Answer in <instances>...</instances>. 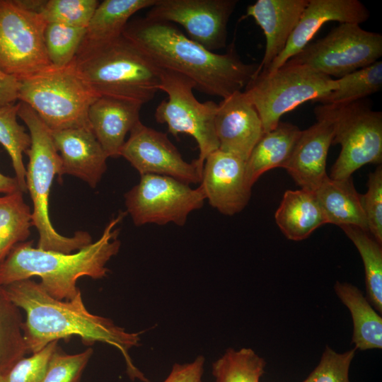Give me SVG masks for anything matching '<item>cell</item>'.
Segmentation results:
<instances>
[{
  "mask_svg": "<svg viewBox=\"0 0 382 382\" xmlns=\"http://www.w3.org/2000/svg\"><path fill=\"white\" fill-rule=\"evenodd\" d=\"M18 116L29 130L30 146L26 151V186L33 204V226L39 233L37 248L71 253L92 243L90 234L78 231L68 237L59 234L51 222L49 197L54 177L62 178V160L55 146L52 130L27 104L19 101Z\"/></svg>",
  "mask_w": 382,
  "mask_h": 382,
  "instance_id": "cell-5",
  "label": "cell"
},
{
  "mask_svg": "<svg viewBox=\"0 0 382 382\" xmlns=\"http://www.w3.org/2000/svg\"><path fill=\"white\" fill-rule=\"evenodd\" d=\"M71 64L98 97L124 99L143 105L160 91L161 68L123 35L79 47Z\"/></svg>",
  "mask_w": 382,
  "mask_h": 382,
  "instance_id": "cell-4",
  "label": "cell"
},
{
  "mask_svg": "<svg viewBox=\"0 0 382 382\" xmlns=\"http://www.w3.org/2000/svg\"><path fill=\"white\" fill-rule=\"evenodd\" d=\"M219 149L245 161L264 134L259 114L244 91H237L218 104L214 120Z\"/></svg>",
  "mask_w": 382,
  "mask_h": 382,
  "instance_id": "cell-16",
  "label": "cell"
},
{
  "mask_svg": "<svg viewBox=\"0 0 382 382\" xmlns=\"http://www.w3.org/2000/svg\"><path fill=\"white\" fill-rule=\"evenodd\" d=\"M370 17V11L359 0H308L286 45L265 71L272 72L300 52L326 23L361 24Z\"/></svg>",
  "mask_w": 382,
  "mask_h": 382,
  "instance_id": "cell-17",
  "label": "cell"
},
{
  "mask_svg": "<svg viewBox=\"0 0 382 382\" xmlns=\"http://www.w3.org/2000/svg\"><path fill=\"white\" fill-rule=\"evenodd\" d=\"M340 228L358 250L365 270L368 301L377 311L382 312V248L364 229L352 225Z\"/></svg>",
  "mask_w": 382,
  "mask_h": 382,
  "instance_id": "cell-29",
  "label": "cell"
},
{
  "mask_svg": "<svg viewBox=\"0 0 382 382\" xmlns=\"http://www.w3.org/2000/svg\"><path fill=\"white\" fill-rule=\"evenodd\" d=\"M20 81L0 69V107L13 104L18 100Z\"/></svg>",
  "mask_w": 382,
  "mask_h": 382,
  "instance_id": "cell-40",
  "label": "cell"
},
{
  "mask_svg": "<svg viewBox=\"0 0 382 382\" xmlns=\"http://www.w3.org/2000/svg\"><path fill=\"white\" fill-rule=\"evenodd\" d=\"M93 353L90 347L80 353L69 354L58 345L51 356L41 382H80Z\"/></svg>",
  "mask_w": 382,
  "mask_h": 382,
  "instance_id": "cell-35",
  "label": "cell"
},
{
  "mask_svg": "<svg viewBox=\"0 0 382 382\" xmlns=\"http://www.w3.org/2000/svg\"><path fill=\"white\" fill-rule=\"evenodd\" d=\"M86 33V28L48 23L44 41L52 66L62 68L74 60Z\"/></svg>",
  "mask_w": 382,
  "mask_h": 382,
  "instance_id": "cell-33",
  "label": "cell"
},
{
  "mask_svg": "<svg viewBox=\"0 0 382 382\" xmlns=\"http://www.w3.org/2000/svg\"><path fill=\"white\" fill-rule=\"evenodd\" d=\"M334 289L351 313L354 327L352 342L354 348L362 351L381 349V316L353 284L337 282Z\"/></svg>",
  "mask_w": 382,
  "mask_h": 382,
  "instance_id": "cell-26",
  "label": "cell"
},
{
  "mask_svg": "<svg viewBox=\"0 0 382 382\" xmlns=\"http://www.w3.org/2000/svg\"><path fill=\"white\" fill-rule=\"evenodd\" d=\"M19 81L18 100L29 105L52 131L90 127L88 110L98 96L71 64L62 68L52 66Z\"/></svg>",
  "mask_w": 382,
  "mask_h": 382,
  "instance_id": "cell-7",
  "label": "cell"
},
{
  "mask_svg": "<svg viewBox=\"0 0 382 382\" xmlns=\"http://www.w3.org/2000/svg\"><path fill=\"white\" fill-rule=\"evenodd\" d=\"M62 160V174L74 175L96 187L107 170L108 156L91 127L52 131Z\"/></svg>",
  "mask_w": 382,
  "mask_h": 382,
  "instance_id": "cell-18",
  "label": "cell"
},
{
  "mask_svg": "<svg viewBox=\"0 0 382 382\" xmlns=\"http://www.w3.org/2000/svg\"><path fill=\"white\" fill-rule=\"evenodd\" d=\"M301 132L296 125L279 122L262 134L245 161L246 175L252 187L265 172L286 167Z\"/></svg>",
  "mask_w": 382,
  "mask_h": 382,
  "instance_id": "cell-23",
  "label": "cell"
},
{
  "mask_svg": "<svg viewBox=\"0 0 382 382\" xmlns=\"http://www.w3.org/2000/svg\"><path fill=\"white\" fill-rule=\"evenodd\" d=\"M199 186L209 204L228 216L241 212L251 195L245 161L219 149L205 158Z\"/></svg>",
  "mask_w": 382,
  "mask_h": 382,
  "instance_id": "cell-15",
  "label": "cell"
},
{
  "mask_svg": "<svg viewBox=\"0 0 382 382\" xmlns=\"http://www.w3.org/2000/svg\"><path fill=\"white\" fill-rule=\"evenodd\" d=\"M194 89L195 85L189 78L161 69L160 91L166 93L168 98L158 104L154 117L157 122L167 125L173 136L185 134L195 139L199 151L195 161L202 175L205 158L219 149L214 125L218 104L212 100L198 101Z\"/></svg>",
  "mask_w": 382,
  "mask_h": 382,
  "instance_id": "cell-9",
  "label": "cell"
},
{
  "mask_svg": "<svg viewBox=\"0 0 382 382\" xmlns=\"http://www.w3.org/2000/svg\"><path fill=\"white\" fill-rule=\"evenodd\" d=\"M275 221L284 236L295 241L307 238L319 226L328 224L315 192L304 189L284 192Z\"/></svg>",
  "mask_w": 382,
  "mask_h": 382,
  "instance_id": "cell-22",
  "label": "cell"
},
{
  "mask_svg": "<svg viewBox=\"0 0 382 382\" xmlns=\"http://www.w3.org/2000/svg\"><path fill=\"white\" fill-rule=\"evenodd\" d=\"M142 105L111 97H98L90 106V127L107 156H120L125 137L140 121Z\"/></svg>",
  "mask_w": 382,
  "mask_h": 382,
  "instance_id": "cell-21",
  "label": "cell"
},
{
  "mask_svg": "<svg viewBox=\"0 0 382 382\" xmlns=\"http://www.w3.org/2000/svg\"><path fill=\"white\" fill-rule=\"evenodd\" d=\"M20 308L0 285V382L13 365L28 353Z\"/></svg>",
  "mask_w": 382,
  "mask_h": 382,
  "instance_id": "cell-27",
  "label": "cell"
},
{
  "mask_svg": "<svg viewBox=\"0 0 382 382\" xmlns=\"http://www.w3.org/2000/svg\"><path fill=\"white\" fill-rule=\"evenodd\" d=\"M122 35L160 68L181 74L195 89L222 99L242 91L258 72L259 64L243 62L233 46L224 54L209 51L169 22L135 18Z\"/></svg>",
  "mask_w": 382,
  "mask_h": 382,
  "instance_id": "cell-2",
  "label": "cell"
},
{
  "mask_svg": "<svg viewBox=\"0 0 382 382\" xmlns=\"http://www.w3.org/2000/svg\"><path fill=\"white\" fill-rule=\"evenodd\" d=\"M237 0H157L146 18L181 25L187 37L209 51L226 46L228 23Z\"/></svg>",
  "mask_w": 382,
  "mask_h": 382,
  "instance_id": "cell-13",
  "label": "cell"
},
{
  "mask_svg": "<svg viewBox=\"0 0 382 382\" xmlns=\"http://www.w3.org/2000/svg\"><path fill=\"white\" fill-rule=\"evenodd\" d=\"M125 206L134 225L185 224L189 214L202 207V188L160 175H142L139 182L125 195Z\"/></svg>",
  "mask_w": 382,
  "mask_h": 382,
  "instance_id": "cell-12",
  "label": "cell"
},
{
  "mask_svg": "<svg viewBox=\"0 0 382 382\" xmlns=\"http://www.w3.org/2000/svg\"><path fill=\"white\" fill-rule=\"evenodd\" d=\"M308 2V0H257L248 6L246 16L255 21L265 37L264 56L257 74L266 70L282 52Z\"/></svg>",
  "mask_w": 382,
  "mask_h": 382,
  "instance_id": "cell-19",
  "label": "cell"
},
{
  "mask_svg": "<svg viewBox=\"0 0 382 382\" xmlns=\"http://www.w3.org/2000/svg\"><path fill=\"white\" fill-rule=\"evenodd\" d=\"M335 86V79L286 62L272 72L260 71L244 92L257 110L265 133L277 126L283 115L307 101L314 102Z\"/></svg>",
  "mask_w": 382,
  "mask_h": 382,
  "instance_id": "cell-8",
  "label": "cell"
},
{
  "mask_svg": "<svg viewBox=\"0 0 382 382\" xmlns=\"http://www.w3.org/2000/svg\"><path fill=\"white\" fill-rule=\"evenodd\" d=\"M301 130L291 158L284 168L301 189L315 191L328 176L326 160L333 138V128L325 120Z\"/></svg>",
  "mask_w": 382,
  "mask_h": 382,
  "instance_id": "cell-20",
  "label": "cell"
},
{
  "mask_svg": "<svg viewBox=\"0 0 382 382\" xmlns=\"http://www.w3.org/2000/svg\"><path fill=\"white\" fill-rule=\"evenodd\" d=\"M125 215L120 212L112 218L96 241L74 253L34 248L33 241L18 243L0 263V285L38 277L40 284L52 297L61 301L74 299L80 291L76 286L79 278L98 279L108 275L106 264L121 245L116 226Z\"/></svg>",
  "mask_w": 382,
  "mask_h": 382,
  "instance_id": "cell-3",
  "label": "cell"
},
{
  "mask_svg": "<svg viewBox=\"0 0 382 382\" xmlns=\"http://www.w3.org/2000/svg\"><path fill=\"white\" fill-rule=\"evenodd\" d=\"M124 157L142 175H160L185 183H198L202 175L195 161H185L167 134L139 121L129 132L120 151Z\"/></svg>",
  "mask_w": 382,
  "mask_h": 382,
  "instance_id": "cell-14",
  "label": "cell"
},
{
  "mask_svg": "<svg viewBox=\"0 0 382 382\" xmlns=\"http://www.w3.org/2000/svg\"><path fill=\"white\" fill-rule=\"evenodd\" d=\"M18 103L0 107V144L11 157L21 192H27L26 168L23 155L30 146V137L17 121Z\"/></svg>",
  "mask_w": 382,
  "mask_h": 382,
  "instance_id": "cell-31",
  "label": "cell"
},
{
  "mask_svg": "<svg viewBox=\"0 0 382 382\" xmlns=\"http://www.w3.org/2000/svg\"><path fill=\"white\" fill-rule=\"evenodd\" d=\"M157 0H105L99 3L79 47L106 42L121 35L137 12L153 6Z\"/></svg>",
  "mask_w": 382,
  "mask_h": 382,
  "instance_id": "cell-25",
  "label": "cell"
},
{
  "mask_svg": "<svg viewBox=\"0 0 382 382\" xmlns=\"http://www.w3.org/2000/svg\"><path fill=\"white\" fill-rule=\"evenodd\" d=\"M99 3L97 0L42 1L38 13L47 23L86 28Z\"/></svg>",
  "mask_w": 382,
  "mask_h": 382,
  "instance_id": "cell-34",
  "label": "cell"
},
{
  "mask_svg": "<svg viewBox=\"0 0 382 382\" xmlns=\"http://www.w3.org/2000/svg\"><path fill=\"white\" fill-rule=\"evenodd\" d=\"M313 192L327 223L340 227L356 226L369 232L361 195L357 192L352 177L334 180L328 175Z\"/></svg>",
  "mask_w": 382,
  "mask_h": 382,
  "instance_id": "cell-24",
  "label": "cell"
},
{
  "mask_svg": "<svg viewBox=\"0 0 382 382\" xmlns=\"http://www.w3.org/2000/svg\"><path fill=\"white\" fill-rule=\"evenodd\" d=\"M316 119L333 128L332 144L341 151L331 168L330 178L343 180L369 163L382 161V112L372 109L367 100L343 104H320L314 108Z\"/></svg>",
  "mask_w": 382,
  "mask_h": 382,
  "instance_id": "cell-6",
  "label": "cell"
},
{
  "mask_svg": "<svg viewBox=\"0 0 382 382\" xmlns=\"http://www.w3.org/2000/svg\"><path fill=\"white\" fill-rule=\"evenodd\" d=\"M381 56V34L364 30L359 24L340 23L287 62L340 79L374 64Z\"/></svg>",
  "mask_w": 382,
  "mask_h": 382,
  "instance_id": "cell-10",
  "label": "cell"
},
{
  "mask_svg": "<svg viewBox=\"0 0 382 382\" xmlns=\"http://www.w3.org/2000/svg\"><path fill=\"white\" fill-rule=\"evenodd\" d=\"M366 192L361 195L369 233L382 243V166L369 173Z\"/></svg>",
  "mask_w": 382,
  "mask_h": 382,
  "instance_id": "cell-37",
  "label": "cell"
},
{
  "mask_svg": "<svg viewBox=\"0 0 382 382\" xmlns=\"http://www.w3.org/2000/svg\"><path fill=\"white\" fill-rule=\"evenodd\" d=\"M47 21L17 0H0V69L22 80L52 66L44 41Z\"/></svg>",
  "mask_w": 382,
  "mask_h": 382,
  "instance_id": "cell-11",
  "label": "cell"
},
{
  "mask_svg": "<svg viewBox=\"0 0 382 382\" xmlns=\"http://www.w3.org/2000/svg\"><path fill=\"white\" fill-rule=\"evenodd\" d=\"M58 341L49 343L42 349L17 361L1 382H41Z\"/></svg>",
  "mask_w": 382,
  "mask_h": 382,
  "instance_id": "cell-38",
  "label": "cell"
},
{
  "mask_svg": "<svg viewBox=\"0 0 382 382\" xmlns=\"http://www.w3.org/2000/svg\"><path fill=\"white\" fill-rule=\"evenodd\" d=\"M4 286L15 305L25 313L22 330L28 354L40 351L52 342L76 335L86 345L98 342L117 348L124 357L129 377L150 382L134 365L129 354L139 345V334L127 332L111 319L90 313L81 291L74 299L61 301L30 279Z\"/></svg>",
  "mask_w": 382,
  "mask_h": 382,
  "instance_id": "cell-1",
  "label": "cell"
},
{
  "mask_svg": "<svg viewBox=\"0 0 382 382\" xmlns=\"http://www.w3.org/2000/svg\"><path fill=\"white\" fill-rule=\"evenodd\" d=\"M335 80V88L313 103L343 104L378 92L382 88V62L378 60Z\"/></svg>",
  "mask_w": 382,
  "mask_h": 382,
  "instance_id": "cell-30",
  "label": "cell"
},
{
  "mask_svg": "<svg viewBox=\"0 0 382 382\" xmlns=\"http://www.w3.org/2000/svg\"><path fill=\"white\" fill-rule=\"evenodd\" d=\"M18 190H21L16 178L7 176L0 172V193L7 195Z\"/></svg>",
  "mask_w": 382,
  "mask_h": 382,
  "instance_id": "cell-41",
  "label": "cell"
},
{
  "mask_svg": "<svg viewBox=\"0 0 382 382\" xmlns=\"http://www.w3.org/2000/svg\"><path fill=\"white\" fill-rule=\"evenodd\" d=\"M266 362L250 348H229L213 362L216 382H260Z\"/></svg>",
  "mask_w": 382,
  "mask_h": 382,
  "instance_id": "cell-32",
  "label": "cell"
},
{
  "mask_svg": "<svg viewBox=\"0 0 382 382\" xmlns=\"http://www.w3.org/2000/svg\"><path fill=\"white\" fill-rule=\"evenodd\" d=\"M356 350L354 347L337 353L327 346L318 364L303 382H350L349 371Z\"/></svg>",
  "mask_w": 382,
  "mask_h": 382,
  "instance_id": "cell-36",
  "label": "cell"
},
{
  "mask_svg": "<svg viewBox=\"0 0 382 382\" xmlns=\"http://www.w3.org/2000/svg\"><path fill=\"white\" fill-rule=\"evenodd\" d=\"M23 194L18 190L0 197V263L30 234L32 212Z\"/></svg>",
  "mask_w": 382,
  "mask_h": 382,
  "instance_id": "cell-28",
  "label": "cell"
},
{
  "mask_svg": "<svg viewBox=\"0 0 382 382\" xmlns=\"http://www.w3.org/2000/svg\"><path fill=\"white\" fill-rule=\"evenodd\" d=\"M204 362V357L199 355L191 362L175 363L163 382H203Z\"/></svg>",
  "mask_w": 382,
  "mask_h": 382,
  "instance_id": "cell-39",
  "label": "cell"
}]
</instances>
